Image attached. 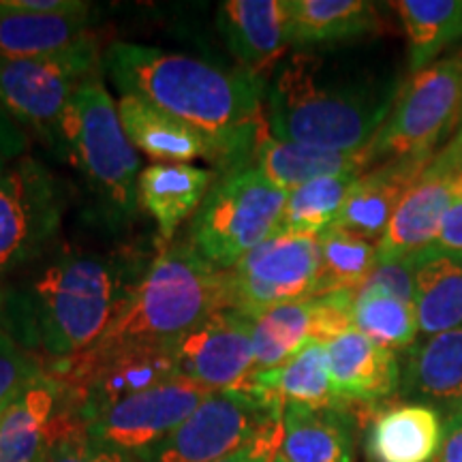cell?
Returning a JSON list of instances; mask_svg holds the SVG:
<instances>
[{
  "label": "cell",
  "instance_id": "obj_21",
  "mask_svg": "<svg viewBox=\"0 0 462 462\" xmlns=\"http://www.w3.org/2000/svg\"><path fill=\"white\" fill-rule=\"evenodd\" d=\"M443 420L426 402H401L373 415L366 452L374 462H435Z\"/></svg>",
  "mask_w": 462,
  "mask_h": 462
},
{
  "label": "cell",
  "instance_id": "obj_18",
  "mask_svg": "<svg viewBox=\"0 0 462 462\" xmlns=\"http://www.w3.org/2000/svg\"><path fill=\"white\" fill-rule=\"evenodd\" d=\"M120 125L133 143V148L146 152L159 163H189L195 159H208L221 167V150L210 137L178 120L176 116L150 106L140 97H120Z\"/></svg>",
  "mask_w": 462,
  "mask_h": 462
},
{
  "label": "cell",
  "instance_id": "obj_6",
  "mask_svg": "<svg viewBox=\"0 0 462 462\" xmlns=\"http://www.w3.org/2000/svg\"><path fill=\"white\" fill-rule=\"evenodd\" d=\"M287 195L255 165L218 173L190 221L189 246L210 268L227 273L281 229Z\"/></svg>",
  "mask_w": 462,
  "mask_h": 462
},
{
  "label": "cell",
  "instance_id": "obj_13",
  "mask_svg": "<svg viewBox=\"0 0 462 462\" xmlns=\"http://www.w3.org/2000/svg\"><path fill=\"white\" fill-rule=\"evenodd\" d=\"M253 319L236 309H221L173 340L178 377L212 392L240 390L255 373Z\"/></svg>",
  "mask_w": 462,
  "mask_h": 462
},
{
  "label": "cell",
  "instance_id": "obj_4",
  "mask_svg": "<svg viewBox=\"0 0 462 462\" xmlns=\"http://www.w3.org/2000/svg\"><path fill=\"white\" fill-rule=\"evenodd\" d=\"M221 309H227L225 273L195 255L189 242L167 246L143 270L106 334L88 351L173 343Z\"/></svg>",
  "mask_w": 462,
  "mask_h": 462
},
{
  "label": "cell",
  "instance_id": "obj_11",
  "mask_svg": "<svg viewBox=\"0 0 462 462\" xmlns=\"http://www.w3.org/2000/svg\"><path fill=\"white\" fill-rule=\"evenodd\" d=\"M99 43L43 58L0 60V106L20 125L51 142L56 123L79 86L99 78Z\"/></svg>",
  "mask_w": 462,
  "mask_h": 462
},
{
  "label": "cell",
  "instance_id": "obj_5",
  "mask_svg": "<svg viewBox=\"0 0 462 462\" xmlns=\"http://www.w3.org/2000/svg\"><path fill=\"white\" fill-rule=\"evenodd\" d=\"M51 143L82 173L97 210L109 223H126L137 210L140 157L120 125L118 107L101 78L75 90L58 118Z\"/></svg>",
  "mask_w": 462,
  "mask_h": 462
},
{
  "label": "cell",
  "instance_id": "obj_37",
  "mask_svg": "<svg viewBox=\"0 0 462 462\" xmlns=\"http://www.w3.org/2000/svg\"><path fill=\"white\" fill-rule=\"evenodd\" d=\"M282 446V424L274 426L268 432H263L262 437H257L255 441L248 443L246 448H242L240 452L225 456V458L217 462H276L281 454Z\"/></svg>",
  "mask_w": 462,
  "mask_h": 462
},
{
  "label": "cell",
  "instance_id": "obj_33",
  "mask_svg": "<svg viewBox=\"0 0 462 462\" xmlns=\"http://www.w3.org/2000/svg\"><path fill=\"white\" fill-rule=\"evenodd\" d=\"M360 176L362 173H345V176L319 178V180L289 190L281 229L319 236L334 227L349 198L351 187Z\"/></svg>",
  "mask_w": 462,
  "mask_h": 462
},
{
  "label": "cell",
  "instance_id": "obj_14",
  "mask_svg": "<svg viewBox=\"0 0 462 462\" xmlns=\"http://www.w3.org/2000/svg\"><path fill=\"white\" fill-rule=\"evenodd\" d=\"M328 371L340 407L371 409L401 385V366L394 351L383 349L362 332L349 330L326 345Z\"/></svg>",
  "mask_w": 462,
  "mask_h": 462
},
{
  "label": "cell",
  "instance_id": "obj_17",
  "mask_svg": "<svg viewBox=\"0 0 462 462\" xmlns=\"http://www.w3.org/2000/svg\"><path fill=\"white\" fill-rule=\"evenodd\" d=\"M217 24L242 69L257 78L289 48L285 0H227Z\"/></svg>",
  "mask_w": 462,
  "mask_h": 462
},
{
  "label": "cell",
  "instance_id": "obj_16",
  "mask_svg": "<svg viewBox=\"0 0 462 462\" xmlns=\"http://www.w3.org/2000/svg\"><path fill=\"white\" fill-rule=\"evenodd\" d=\"M454 199V178L429 165L418 184L398 204L379 238L377 262L413 257L435 246L439 227Z\"/></svg>",
  "mask_w": 462,
  "mask_h": 462
},
{
  "label": "cell",
  "instance_id": "obj_27",
  "mask_svg": "<svg viewBox=\"0 0 462 462\" xmlns=\"http://www.w3.org/2000/svg\"><path fill=\"white\" fill-rule=\"evenodd\" d=\"M253 319V354L255 373L273 371L285 364L309 343L326 345L319 298L281 304Z\"/></svg>",
  "mask_w": 462,
  "mask_h": 462
},
{
  "label": "cell",
  "instance_id": "obj_28",
  "mask_svg": "<svg viewBox=\"0 0 462 462\" xmlns=\"http://www.w3.org/2000/svg\"><path fill=\"white\" fill-rule=\"evenodd\" d=\"M246 385L270 401L281 402L282 407L302 404L310 409H343L334 394L326 345L321 343L302 346L296 356L273 371L253 373Z\"/></svg>",
  "mask_w": 462,
  "mask_h": 462
},
{
  "label": "cell",
  "instance_id": "obj_34",
  "mask_svg": "<svg viewBox=\"0 0 462 462\" xmlns=\"http://www.w3.org/2000/svg\"><path fill=\"white\" fill-rule=\"evenodd\" d=\"M42 462H140L135 456L120 452L107 443L97 441L86 432V426L60 411L51 424V439Z\"/></svg>",
  "mask_w": 462,
  "mask_h": 462
},
{
  "label": "cell",
  "instance_id": "obj_45",
  "mask_svg": "<svg viewBox=\"0 0 462 462\" xmlns=\"http://www.w3.org/2000/svg\"><path fill=\"white\" fill-rule=\"evenodd\" d=\"M460 131H462V125H460Z\"/></svg>",
  "mask_w": 462,
  "mask_h": 462
},
{
  "label": "cell",
  "instance_id": "obj_43",
  "mask_svg": "<svg viewBox=\"0 0 462 462\" xmlns=\"http://www.w3.org/2000/svg\"><path fill=\"white\" fill-rule=\"evenodd\" d=\"M3 306H5V296L0 293V321H3ZM3 332H5L3 326H0V334H3Z\"/></svg>",
  "mask_w": 462,
  "mask_h": 462
},
{
  "label": "cell",
  "instance_id": "obj_44",
  "mask_svg": "<svg viewBox=\"0 0 462 462\" xmlns=\"http://www.w3.org/2000/svg\"><path fill=\"white\" fill-rule=\"evenodd\" d=\"M456 411H458V413H462V401H460V404H458V407H456ZM454 413V411H452Z\"/></svg>",
  "mask_w": 462,
  "mask_h": 462
},
{
  "label": "cell",
  "instance_id": "obj_23",
  "mask_svg": "<svg viewBox=\"0 0 462 462\" xmlns=\"http://www.w3.org/2000/svg\"><path fill=\"white\" fill-rule=\"evenodd\" d=\"M253 165L262 171L276 189L289 190L319 180V178L345 176V173H364L371 170V150L338 152L306 146V143L281 142L268 135L259 143Z\"/></svg>",
  "mask_w": 462,
  "mask_h": 462
},
{
  "label": "cell",
  "instance_id": "obj_2",
  "mask_svg": "<svg viewBox=\"0 0 462 462\" xmlns=\"http://www.w3.org/2000/svg\"><path fill=\"white\" fill-rule=\"evenodd\" d=\"M398 92L394 73L296 51L265 86V123L274 140L356 152L371 148Z\"/></svg>",
  "mask_w": 462,
  "mask_h": 462
},
{
  "label": "cell",
  "instance_id": "obj_32",
  "mask_svg": "<svg viewBox=\"0 0 462 462\" xmlns=\"http://www.w3.org/2000/svg\"><path fill=\"white\" fill-rule=\"evenodd\" d=\"M319 238L317 296L332 291H357L377 265V245L349 231L330 227Z\"/></svg>",
  "mask_w": 462,
  "mask_h": 462
},
{
  "label": "cell",
  "instance_id": "obj_22",
  "mask_svg": "<svg viewBox=\"0 0 462 462\" xmlns=\"http://www.w3.org/2000/svg\"><path fill=\"white\" fill-rule=\"evenodd\" d=\"M289 45L298 51L356 42L377 32L379 11L366 0H285Z\"/></svg>",
  "mask_w": 462,
  "mask_h": 462
},
{
  "label": "cell",
  "instance_id": "obj_24",
  "mask_svg": "<svg viewBox=\"0 0 462 462\" xmlns=\"http://www.w3.org/2000/svg\"><path fill=\"white\" fill-rule=\"evenodd\" d=\"M413 274L420 334L462 328V253L426 248L413 255Z\"/></svg>",
  "mask_w": 462,
  "mask_h": 462
},
{
  "label": "cell",
  "instance_id": "obj_8",
  "mask_svg": "<svg viewBox=\"0 0 462 462\" xmlns=\"http://www.w3.org/2000/svg\"><path fill=\"white\" fill-rule=\"evenodd\" d=\"M285 407L251 385L212 392L140 462H217L240 452L263 432L282 424Z\"/></svg>",
  "mask_w": 462,
  "mask_h": 462
},
{
  "label": "cell",
  "instance_id": "obj_41",
  "mask_svg": "<svg viewBox=\"0 0 462 462\" xmlns=\"http://www.w3.org/2000/svg\"><path fill=\"white\" fill-rule=\"evenodd\" d=\"M14 9L34 11V14H75L86 11L92 5L79 3V0H7Z\"/></svg>",
  "mask_w": 462,
  "mask_h": 462
},
{
  "label": "cell",
  "instance_id": "obj_36",
  "mask_svg": "<svg viewBox=\"0 0 462 462\" xmlns=\"http://www.w3.org/2000/svg\"><path fill=\"white\" fill-rule=\"evenodd\" d=\"M366 287L381 289L402 302L415 306V274H413V257L404 259H388V262H377L374 270L368 276Z\"/></svg>",
  "mask_w": 462,
  "mask_h": 462
},
{
  "label": "cell",
  "instance_id": "obj_15",
  "mask_svg": "<svg viewBox=\"0 0 462 462\" xmlns=\"http://www.w3.org/2000/svg\"><path fill=\"white\" fill-rule=\"evenodd\" d=\"M430 161L432 157L383 161L364 171L351 187L334 227L349 231L362 240L379 242L398 204L424 176Z\"/></svg>",
  "mask_w": 462,
  "mask_h": 462
},
{
  "label": "cell",
  "instance_id": "obj_30",
  "mask_svg": "<svg viewBox=\"0 0 462 462\" xmlns=\"http://www.w3.org/2000/svg\"><path fill=\"white\" fill-rule=\"evenodd\" d=\"M409 43V69L421 71L448 45L462 39V0H398L394 3Z\"/></svg>",
  "mask_w": 462,
  "mask_h": 462
},
{
  "label": "cell",
  "instance_id": "obj_1",
  "mask_svg": "<svg viewBox=\"0 0 462 462\" xmlns=\"http://www.w3.org/2000/svg\"><path fill=\"white\" fill-rule=\"evenodd\" d=\"M103 67L123 97H140L210 137L221 150V173L251 165L270 135L265 82L246 69L137 43L109 45Z\"/></svg>",
  "mask_w": 462,
  "mask_h": 462
},
{
  "label": "cell",
  "instance_id": "obj_39",
  "mask_svg": "<svg viewBox=\"0 0 462 462\" xmlns=\"http://www.w3.org/2000/svg\"><path fill=\"white\" fill-rule=\"evenodd\" d=\"M435 246L443 248V251L462 253V195H456L454 204L443 217Z\"/></svg>",
  "mask_w": 462,
  "mask_h": 462
},
{
  "label": "cell",
  "instance_id": "obj_12",
  "mask_svg": "<svg viewBox=\"0 0 462 462\" xmlns=\"http://www.w3.org/2000/svg\"><path fill=\"white\" fill-rule=\"evenodd\" d=\"M212 390L184 377H173L154 388L109 404L86 424V432L135 458L159 446L189 418Z\"/></svg>",
  "mask_w": 462,
  "mask_h": 462
},
{
  "label": "cell",
  "instance_id": "obj_20",
  "mask_svg": "<svg viewBox=\"0 0 462 462\" xmlns=\"http://www.w3.org/2000/svg\"><path fill=\"white\" fill-rule=\"evenodd\" d=\"M90 11L34 14L0 0V60L56 56L90 42L95 39Z\"/></svg>",
  "mask_w": 462,
  "mask_h": 462
},
{
  "label": "cell",
  "instance_id": "obj_10",
  "mask_svg": "<svg viewBox=\"0 0 462 462\" xmlns=\"http://www.w3.org/2000/svg\"><path fill=\"white\" fill-rule=\"evenodd\" d=\"M65 193L48 167L20 157L0 170V279L37 259L56 238Z\"/></svg>",
  "mask_w": 462,
  "mask_h": 462
},
{
  "label": "cell",
  "instance_id": "obj_9",
  "mask_svg": "<svg viewBox=\"0 0 462 462\" xmlns=\"http://www.w3.org/2000/svg\"><path fill=\"white\" fill-rule=\"evenodd\" d=\"M319 238L279 229L225 273L227 309L248 317L317 296Z\"/></svg>",
  "mask_w": 462,
  "mask_h": 462
},
{
  "label": "cell",
  "instance_id": "obj_29",
  "mask_svg": "<svg viewBox=\"0 0 462 462\" xmlns=\"http://www.w3.org/2000/svg\"><path fill=\"white\" fill-rule=\"evenodd\" d=\"M404 392L456 411L462 401V328L413 346L404 371Z\"/></svg>",
  "mask_w": 462,
  "mask_h": 462
},
{
  "label": "cell",
  "instance_id": "obj_35",
  "mask_svg": "<svg viewBox=\"0 0 462 462\" xmlns=\"http://www.w3.org/2000/svg\"><path fill=\"white\" fill-rule=\"evenodd\" d=\"M43 371L37 356L26 351L9 332L0 334V420Z\"/></svg>",
  "mask_w": 462,
  "mask_h": 462
},
{
  "label": "cell",
  "instance_id": "obj_19",
  "mask_svg": "<svg viewBox=\"0 0 462 462\" xmlns=\"http://www.w3.org/2000/svg\"><path fill=\"white\" fill-rule=\"evenodd\" d=\"M218 173L190 163H154L137 178V204L154 218L163 245L195 217Z\"/></svg>",
  "mask_w": 462,
  "mask_h": 462
},
{
  "label": "cell",
  "instance_id": "obj_38",
  "mask_svg": "<svg viewBox=\"0 0 462 462\" xmlns=\"http://www.w3.org/2000/svg\"><path fill=\"white\" fill-rule=\"evenodd\" d=\"M26 137L14 126V118L0 106V170L14 163L15 159L24 157Z\"/></svg>",
  "mask_w": 462,
  "mask_h": 462
},
{
  "label": "cell",
  "instance_id": "obj_31",
  "mask_svg": "<svg viewBox=\"0 0 462 462\" xmlns=\"http://www.w3.org/2000/svg\"><path fill=\"white\" fill-rule=\"evenodd\" d=\"M354 330L396 354L415 343L420 326L413 304L362 285L354 298Z\"/></svg>",
  "mask_w": 462,
  "mask_h": 462
},
{
  "label": "cell",
  "instance_id": "obj_42",
  "mask_svg": "<svg viewBox=\"0 0 462 462\" xmlns=\"http://www.w3.org/2000/svg\"><path fill=\"white\" fill-rule=\"evenodd\" d=\"M454 190H456V195H462V173L454 176Z\"/></svg>",
  "mask_w": 462,
  "mask_h": 462
},
{
  "label": "cell",
  "instance_id": "obj_40",
  "mask_svg": "<svg viewBox=\"0 0 462 462\" xmlns=\"http://www.w3.org/2000/svg\"><path fill=\"white\" fill-rule=\"evenodd\" d=\"M435 462H462V413H449L443 421V439Z\"/></svg>",
  "mask_w": 462,
  "mask_h": 462
},
{
  "label": "cell",
  "instance_id": "obj_3",
  "mask_svg": "<svg viewBox=\"0 0 462 462\" xmlns=\"http://www.w3.org/2000/svg\"><path fill=\"white\" fill-rule=\"evenodd\" d=\"M140 265L101 253H65L34 276L26 298L32 340L58 360H69L99 340L125 304Z\"/></svg>",
  "mask_w": 462,
  "mask_h": 462
},
{
  "label": "cell",
  "instance_id": "obj_26",
  "mask_svg": "<svg viewBox=\"0 0 462 462\" xmlns=\"http://www.w3.org/2000/svg\"><path fill=\"white\" fill-rule=\"evenodd\" d=\"M281 462H354L349 413L287 404L282 413Z\"/></svg>",
  "mask_w": 462,
  "mask_h": 462
},
{
  "label": "cell",
  "instance_id": "obj_7",
  "mask_svg": "<svg viewBox=\"0 0 462 462\" xmlns=\"http://www.w3.org/2000/svg\"><path fill=\"white\" fill-rule=\"evenodd\" d=\"M462 123V50L413 73L371 143V163L435 157L439 142Z\"/></svg>",
  "mask_w": 462,
  "mask_h": 462
},
{
  "label": "cell",
  "instance_id": "obj_25",
  "mask_svg": "<svg viewBox=\"0 0 462 462\" xmlns=\"http://www.w3.org/2000/svg\"><path fill=\"white\" fill-rule=\"evenodd\" d=\"M60 407V385L43 371L0 420V462H42Z\"/></svg>",
  "mask_w": 462,
  "mask_h": 462
},
{
  "label": "cell",
  "instance_id": "obj_46",
  "mask_svg": "<svg viewBox=\"0 0 462 462\" xmlns=\"http://www.w3.org/2000/svg\"><path fill=\"white\" fill-rule=\"evenodd\" d=\"M276 462H281V460H276Z\"/></svg>",
  "mask_w": 462,
  "mask_h": 462
}]
</instances>
